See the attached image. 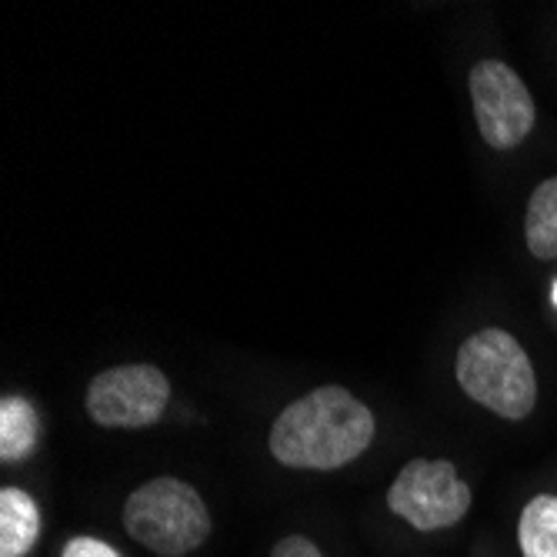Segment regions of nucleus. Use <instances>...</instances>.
Segmentation results:
<instances>
[{"mask_svg":"<svg viewBox=\"0 0 557 557\" xmlns=\"http://www.w3.org/2000/svg\"><path fill=\"white\" fill-rule=\"evenodd\" d=\"M377 434L374 411L341 384H321L274 418L268 447L290 471H337L358 461Z\"/></svg>","mask_w":557,"mask_h":557,"instance_id":"obj_1","label":"nucleus"},{"mask_svg":"<svg viewBox=\"0 0 557 557\" xmlns=\"http://www.w3.org/2000/svg\"><path fill=\"white\" fill-rule=\"evenodd\" d=\"M461 391L500 421H528L537 408V374L524 344L500 327L474 331L454 361Z\"/></svg>","mask_w":557,"mask_h":557,"instance_id":"obj_2","label":"nucleus"},{"mask_svg":"<svg viewBox=\"0 0 557 557\" xmlns=\"http://www.w3.org/2000/svg\"><path fill=\"white\" fill-rule=\"evenodd\" d=\"M127 534L158 557H187L211 537V515L200 491L181 478H154L124 500Z\"/></svg>","mask_w":557,"mask_h":557,"instance_id":"obj_3","label":"nucleus"},{"mask_svg":"<svg viewBox=\"0 0 557 557\" xmlns=\"http://www.w3.org/2000/svg\"><path fill=\"white\" fill-rule=\"evenodd\" d=\"M474 504L471 484L447 458H414L400 468L387 487V508L394 518L408 521L414 531L431 534L461 524Z\"/></svg>","mask_w":557,"mask_h":557,"instance_id":"obj_4","label":"nucleus"},{"mask_svg":"<svg viewBox=\"0 0 557 557\" xmlns=\"http://www.w3.org/2000/svg\"><path fill=\"white\" fill-rule=\"evenodd\" d=\"M171 381L154 364H117L94 374L84 408L97 428L140 431L158 424L168 411Z\"/></svg>","mask_w":557,"mask_h":557,"instance_id":"obj_5","label":"nucleus"},{"mask_svg":"<svg viewBox=\"0 0 557 557\" xmlns=\"http://www.w3.org/2000/svg\"><path fill=\"white\" fill-rule=\"evenodd\" d=\"M468 87L478 131L491 150H515L531 137L537 124L534 94L511 64L494 58L478 61L468 74Z\"/></svg>","mask_w":557,"mask_h":557,"instance_id":"obj_6","label":"nucleus"},{"mask_svg":"<svg viewBox=\"0 0 557 557\" xmlns=\"http://www.w3.org/2000/svg\"><path fill=\"white\" fill-rule=\"evenodd\" d=\"M40 537V508L24 487L0 491V557H27Z\"/></svg>","mask_w":557,"mask_h":557,"instance_id":"obj_7","label":"nucleus"},{"mask_svg":"<svg viewBox=\"0 0 557 557\" xmlns=\"http://www.w3.org/2000/svg\"><path fill=\"white\" fill-rule=\"evenodd\" d=\"M40 444V418L34 404L21 394H8L0 400V461L21 465Z\"/></svg>","mask_w":557,"mask_h":557,"instance_id":"obj_8","label":"nucleus"},{"mask_svg":"<svg viewBox=\"0 0 557 557\" xmlns=\"http://www.w3.org/2000/svg\"><path fill=\"white\" fill-rule=\"evenodd\" d=\"M524 244L534 261H557V174L541 181L528 197Z\"/></svg>","mask_w":557,"mask_h":557,"instance_id":"obj_9","label":"nucleus"},{"mask_svg":"<svg viewBox=\"0 0 557 557\" xmlns=\"http://www.w3.org/2000/svg\"><path fill=\"white\" fill-rule=\"evenodd\" d=\"M521 557H557V494H534L518 518Z\"/></svg>","mask_w":557,"mask_h":557,"instance_id":"obj_10","label":"nucleus"},{"mask_svg":"<svg viewBox=\"0 0 557 557\" xmlns=\"http://www.w3.org/2000/svg\"><path fill=\"white\" fill-rule=\"evenodd\" d=\"M61 557H121L114 544L100 541V537H90V534H77L64 544Z\"/></svg>","mask_w":557,"mask_h":557,"instance_id":"obj_11","label":"nucleus"},{"mask_svg":"<svg viewBox=\"0 0 557 557\" xmlns=\"http://www.w3.org/2000/svg\"><path fill=\"white\" fill-rule=\"evenodd\" d=\"M271 557H327L311 537H304V534H287L274 544Z\"/></svg>","mask_w":557,"mask_h":557,"instance_id":"obj_12","label":"nucleus"},{"mask_svg":"<svg viewBox=\"0 0 557 557\" xmlns=\"http://www.w3.org/2000/svg\"><path fill=\"white\" fill-rule=\"evenodd\" d=\"M550 300H554V308H557V284L550 287Z\"/></svg>","mask_w":557,"mask_h":557,"instance_id":"obj_13","label":"nucleus"}]
</instances>
